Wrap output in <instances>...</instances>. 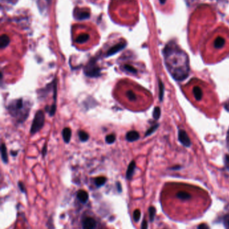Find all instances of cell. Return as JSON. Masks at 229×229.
I'll return each mask as SVG.
<instances>
[{
	"label": "cell",
	"instance_id": "cell-1",
	"mask_svg": "<svg viewBox=\"0 0 229 229\" xmlns=\"http://www.w3.org/2000/svg\"><path fill=\"white\" fill-rule=\"evenodd\" d=\"M167 68L173 79L178 81L185 80L189 75V59L184 51L176 46L169 45L164 50Z\"/></svg>",
	"mask_w": 229,
	"mask_h": 229
},
{
	"label": "cell",
	"instance_id": "cell-2",
	"mask_svg": "<svg viewBox=\"0 0 229 229\" xmlns=\"http://www.w3.org/2000/svg\"><path fill=\"white\" fill-rule=\"evenodd\" d=\"M7 108L13 117L19 123H22L28 117L30 105L29 103L24 102L23 99H18L11 100Z\"/></svg>",
	"mask_w": 229,
	"mask_h": 229
},
{
	"label": "cell",
	"instance_id": "cell-3",
	"mask_svg": "<svg viewBox=\"0 0 229 229\" xmlns=\"http://www.w3.org/2000/svg\"><path fill=\"white\" fill-rule=\"evenodd\" d=\"M45 115L42 110L38 111L34 116L33 122L30 128L31 134H35L39 131L45 125Z\"/></svg>",
	"mask_w": 229,
	"mask_h": 229
},
{
	"label": "cell",
	"instance_id": "cell-4",
	"mask_svg": "<svg viewBox=\"0 0 229 229\" xmlns=\"http://www.w3.org/2000/svg\"><path fill=\"white\" fill-rule=\"evenodd\" d=\"M84 73L88 77H98L101 76V68L96 64L95 60H91L85 67Z\"/></svg>",
	"mask_w": 229,
	"mask_h": 229
},
{
	"label": "cell",
	"instance_id": "cell-5",
	"mask_svg": "<svg viewBox=\"0 0 229 229\" xmlns=\"http://www.w3.org/2000/svg\"><path fill=\"white\" fill-rule=\"evenodd\" d=\"M178 139L182 145L185 147H189L191 145L190 139L187 133L184 130H180L178 133Z\"/></svg>",
	"mask_w": 229,
	"mask_h": 229
},
{
	"label": "cell",
	"instance_id": "cell-6",
	"mask_svg": "<svg viewBox=\"0 0 229 229\" xmlns=\"http://www.w3.org/2000/svg\"><path fill=\"white\" fill-rule=\"evenodd\" d=\"M126 44L125 43V42H120V43L119 44H116L107 52L106 56L109 57V56L114 55V54L118 53L120 51H121L122 50L125 48L126 47Z\"/></svg>",
	"mask_w": 229,
	"mask_h": 229
},
{
	"label": "cell",
	"instance_id": "cell-7",
	"mask_svg": "<svg viewBox=\"0 0 229 229\" xmlns=\"http://www.w3.org/2000/svg\"><path fill=\"white\" fill-rule=\"evenodd\" d=\"M96 227L95 220L91 218V217H87L82 222L83 229H95Z\"/></svg>",
	"mask_w": 229,
	"mask_h": 229
},
{
	"label": "cell",
	"instance_id": "cell-8",
	"mask_svg": "<svg viewBox=\"0 0 229 229\" xmlns=\"http://www.w3.org/2000/svg\"><path fill=\"white\" fill-rule=\"evenodd\" d=\"M140 138L139 133L136 131H130L128 132L126 135V139L129 142H133L137 141Z\"/></svg>",
	"mask_w": 229,
	"mask_h": 229
},
{
	"label": "cell",
	"instance_id": "cell-9",
	"mask_svg": "<svg viewBox=\"0 0 229 229\" xmlns=\"http://www.w3.org/2000/svg\"><path fill=\"white\" fill-rule=\"evenodd\" d=\"M77 197L79 201H81L83 204H85L86 203L87 201L88 200L89 194L86 191H85L83 190H81L77 192Z\"/></svg>",
	"mask_w": 229,
	"mask_h": 229
},
{
	"label": "cell",
	"instance_id": "cell-10",
	"mask_svg": "<svg viewBox=\"0 0 229 229\" xmlns=\"http://www.w3.org/2000/svg\"><path fill=\"white\" fill-rule=\"evenodd\" d=\"M136 168V163L134 161H132L130 162V164H129V167H128V169L126 171V178L128 180H130L132 178L133 176V174Z\"/></svg>",
	"mask_w": 229,
	"mask_h": 229
},
{
	"label": "cell",
	"instance_id": "cell-11",
	"mask_svg": "<svg viewBox=\"0 0 229 229\" xmlns=\"http://www.w3.org/2000/svg\"><path fill=\"white\" fill-rule=\"evenodd\" d=\"M62 135H63V140L66 143H69L70 140L71 139V135H72V132L70 128L69 127H66L63 130V132H62Z\"/></svg>",
	"mask_w": 229,
	"mask_h": 229
},
{
	"label": "cell",
	"instance_id": "cell-12",
	"mask_svg": "<svg viewBox=\"0 0 229 229\" xmlns=\"http://www.w3.org/2000/svg\"><path fill=\"white\" fill-rule=\"evenodd\" d=\"M75 17H76L77 20H85V19H87L90 18V14L87 11H83V10L78 11H77Z\"/></svg>",
	"mask_w": 229,
	"mask_h": 229
},
{
	"label": "cell",
	"instance_id": "cell-13",
	"mask_svg": "<svg viewBox=\"0 0 229 229\" xmlns=\"http://www.w3.org/2000/svg\"><path fill=\"white\" fill-rule=\"evenodd\" d=\"M10 42V38L7 36V35L6 34L2 35L1 38H0V48L2 49L5 48L9 45Z\"/></svg>",
	"mask_w": 229,
	"mask_h": 229
},
{
	"label": "cell",
	"instance_id": "cell-14",
	"mask_svg": "<svg viewBox=\"0 0 229 229\" xmlns=\"http://www.w3.org/2000/svg\"><path fill=\"white\" fill-rule=\"evenodd\" d=\"M1 154H2V160L3 163L7 164L8 162V156H7V147L4 143H2L1 147Z\"/></svg>",
	"mask_w": 229,
	"mask_h": 229
},
{
	"label": "cell",
	"instance_id": "cell-15",
	"mask_svg": "<svg viewBox=\"0 0 229 229\" xmlns=\"http://www.w3.org/2000/svg\"><path fill=\"white\" fill-rule=\"evenodd\" d=\"M193 94L197 100H200L202 98V91L199 87H195L193 88Z\"/></svg>",
	"mask_w": 229,
	"mask_h": 229
},
{
	"label": "cell",
	"instance_id": "cell-16",
	"mask_svg": "<svg viewBox=\"0 0 229 229\" xmlns=\"http://www.w3.org/2000/svg\"><path fill=\"white\" fill-rule=\"evenodd\" d=\"M225 44V40L223 37H218L216 38L214 42V46L216 48H223Z\"/></svg>",
	"mask_w": 229,
	"mask_h": 229
},
{
	"label": "cell",
	"instance_id": "cell-17",
	"mask_svg": "<svg viewBox=\"0 0 229 229\" xmlns=\"http://www.w3.org/2000/svg\"><path fill=\"white\" fill-rule=\"evenodd\" d=\"M89 39H90V36L87 34H82L79 35V36L77 38L76 42L78 44H83L86 42Z\"/></svg>",
	"mask_w": 229,
	"mask_h": 229
},
{
	"label": "cell",
	"instance_id": "cell-18",
	"mask_svg": "<svg viewBox=\"0 0 229 229\" xmlns=\"http://www.w3.org/2000/svg\"><path fill=\"white\" fill-rule=\"evenodd\" d=\"M46 111L49 113L50 117H53V115H55L56 111H57V105L56 103H54L51 106H46Z\"/></svg>",
	"mask_w": 229,
	"mask_h": 229
},
{
	"label": "cell",
	"instance_id": "cell-19",
	"mask_svg": "<svg viewBox=\"0 0 229 229\" xmlns=\"http://www.w3.org/2000/svg\"><path fill=\"white\" fill-rule=\"evenodd\" d=\"M78 135H79V139L82 142L87 141L89 139V137H90V136H89V134L87 133V132H85L84 131H79Z\"/></svg>",
	"mask_w": 229,
	"mask_h": 229
},
{
	"label": "cell",
	"instance_id": "cell-20",
	"mask_svg": "<svg viewBox=\"0 0 229 229\" xmlns=\"http://www.w3.org/2000/svg\"><path fill=\"white\" fill-rule=\"evenodd\" d=\"M177 198H179L180 199L184 200H189L190 199V198H191V195L186 192H179L177 194Z\"/></svg>",
	"mask_w": 229,
	"mask_h": 229
},
{
	"label": "cell",
	"instance_id": "cell-21",
	"mask_svg": "<svg viewBox=\"0 0 229 229\" xmlns=\"http://www.w3.org/2000/svg\"><path fill=\"white\" fill-rule=\"evenodd\" d=\"M106 180H107L106 178H105V177H102V176L98 177L95 179V184L97 186H98V187H100V186H102L105 184V183L106 182Z\"/></svg>",
	"mask_w": 229,
	"mask_h": 229
},
{
	"label": "cell",
	"instance_id": "cell-22",
	"mask_svg": "<svg viewBox=\"0 0 229 229\" xmlns=\"http://www.w3.org/2000/svg\"><path fill=\"white\" fill-rule=\"evenodd\" d=\"M105 140H106V142L108 144H112L116 141V135L114 134L108 135L106 137Z\"/></svg>",
	"mask_w": 229,
	"mask_h": 229
},
{
	"label": "cell",
	"instance_id": "cell-23",
	"mask_svg": "<svg viewBox=\"0 0 229 229\" xmlns=\"http://www.w3.org/2000/svg\"><path fill=\"white\" fill-rule=\"evenodd\" d=\"M159 99L161 101L164 95V85L161 80H159Z\"/></svg>",
	"mask_w": 229,
	"mask_h": 229
},
{
	"label": "cell",
	"instance_id": "cell-24",
	"mask_svg": "<svg viewBox=\"0 0 229 229\" xmlns=\"http://www.w3.org/2000/svg\"><path fill=\"white\" fill-rule=\"evenodd\" d=\"M149 218L151 222H153L155 219V213H156V210H155V207H151L149 209Z\"/></svg>",
	"mask_w": 229,
	"mask_h": 229
},
{
	"label": "cell",
	"instance_id": "cell-25",
	"mask_svg": "<svg viewBox=\"0 0 229 229\" xmlns=\"http://www.w3.org/2000/svg\"><path fill=\"white\" fill-rule=\"evenodd\" d=\"M153 117L155 120H157L161 116V109L159 107H155V109L153 111Z\"/></svg>",
	"mask_w": 229,
	"mask_h": 229
},
{
	"label": "cell",
	"instance_id": "cell-26",
	"mask_svg": "<svg viewBox=\"0 0 229 229\" xmlns=\"http://www.w3.org/2000/svg\"><path fill=\"white\" fill-rule=\"evenodd\" d=\"M126 96H127L128 99H129L130 100H131V101H134V100L137 99V96H136V95L134 94V92L132 91H127Z\"/></svg>",
	"mask_w": 229,
	"mask_h": 229
},
{
	"label": "cell",
	"instance_id": "cell-27",
	"mask_svg": "<svg viewBox=\"0 0 229 229\" xmlns=\"http://www.w3.org/2000/svg\"><path fill=\"white\" fill-rule=\"evenodd\" d=\"M124 68H125L126 71L130 72L132 73H137V70L133 67H132L129 64H125L124 66Z\"/></svg>",
	"mask_w": 229,
	"mask_h": 229
},
{
	"label": "cell",
	"instance_id": "cell-28",
	"mask_svg": "<svg viewBox=\"0 0 229 229\" xmlns=\"http://www.w3.org/2000/svg\"><path fill=\"white\" fill-rule=\"evenodd\" d=\"M158 126H159L158 124H156V125H153V126L151 127L150 128V129H149L148 130H147V131L146 132V133H145V136H146H146H149V135H150L152 134V133H153V132H155V130H156V129H157V128H158Z\"/></svg>",
	"mask_w": 229,
	"mask_h": 229
},
{
	"label": "cell",
	"instance_id": "cell-29",
	"mask_svg": "<svg viewBox=\"0 0 229 229\" xmlns=\"http://www.w3.org/2000/svg\"><path fill=\"white\" fill-rule=\"evenodd\" d=\"M133 218L135 222H138L140 218H141V211H140L138 209L135 210L133 213Z\"/></svg>",
	"mask_w": 229,
	"mask_h": 229
},
{
	"label": "cell",
	"instance_id": "cell-30",
	"mask_svg": "<svg viewBox=\"0 0 229 229\" xmlns=\"http://www.w3.org/2000/svg\"><path fill=\"white\" fill-rule=\"evenodd\" d=\"M141 229H148V224H147L146 220H144L142 221L141 224Z\"/></svg>",
	"mask_w": 229,
	"mask_h": 229
},
{
	"label": "cell",
	"instance_id": "cell-31",
	"mask_svg": "<svg viewBox=\"0 0 229 229\" xmlns=\"http://www.w3.org/2000/svg\"><path fill=\"white\" fill-rule=\"evenodd\" d=\"M197 229H209V227L206 224H201L197 227Z\"/></svg>",
	"mask_w": 229,
	"mask_h": 229
},
{
	"label": "cell",
	"instance_id": "cell-32",
	"mask_svg": "<svg viewBox=\"0 0 229 229\" xmlns=\"http://www.w3.org/2000/svg\"><path fill=\"white\" fill-rule=\"evenodd\" d=\"M19 187H20L21 191L22 192H25V188H24V184L22 183V182H19Z\"/></svg>",
	"mask_w": 229,
	"mask_h": 229
},
{
	"label": "cell",
	"instance_id": "cell-33",
	"mask_svg": "<svg viewBox=\"0 0 229 229\" xmlns=\"http://www.w3.org/2000/svg\"><path fill=\"white\" fill-rule=\"evenodd\" d=\"M46 151H47V147H46V145H45L43 149H42V156H43V157L45 156V155L46 154Z\"/></svg>",
	"mask_w": 229,
	"mask_h": 229
},
{
	"label": "cell",
	"instance_id": "cell-34",
	"mask_svg": "<svg viewBox=\"0 0 229 229\" xmlns=\"http://www.w3.org/2000/svg\"><path fill=\"white\" fill-rule=\"evenodd\" d=\"M116 186H117V188H118V190L120 192L122 191V188H121V184H120V182H117V184H116Z\"/></svg>",
	"mask_w": 229,
	"mask_h": 229
},
{
	"label": "cell",
	"instance_id": "cell-35",
	"mask_svg": "<svg viewBox=\"0 0 229 229\" xmlns=\"http://www.w3.org/2000/svg\"><path fill=\"white\" fill-rule=\"evenodd\" d=\"M227 147H228V149H229V129L228 131V133H227Z\"/></svg>",
	"mask_w": 229,
	"mask_h": 229
},
{
	"label": "cell",
	"instance_id": "cell-36",
	"mask_svg": "<svg viewBox=\"0 0 229 229\" xmlns=\"http://www.w3.org/2000/svg\"><path fill=\"white\" fill-rule=\"evenodd\" d=\"M227 164L228 166V168H229V156H227Z\"/></svg>",
	"mask_w": 229,
	"mask_h": 229
},
{
	"label": "cell",
	"instance_id": "cell-37",
	"mask_svg": "<svg viewBox=\"0 0 229 229\" xmlns=\"http://www.w3.org/2000/svg\"><path fill=\"white\" fill-rule=\"evenodd\" d=\"M159 1H160V3H162V4H163V3H165L166 0H159Z\"/></svg>",
	"mask_w": 229,
	"mask_h": 229
},
{
	"label": "cell",
	"instance_id": "cell-38",
	"mask_svg": "<svg viewBox=\"0 0 229 229\" xmlns=\"http://www.w3.org/2000/svg\"><path fill=\"white\" fill-rule=\"evenodd\" d=\"M228 223H229V222H228Z\"/></svg>",
	"mask_w": 229,
	"mask_h": 229
}]
</instances>
